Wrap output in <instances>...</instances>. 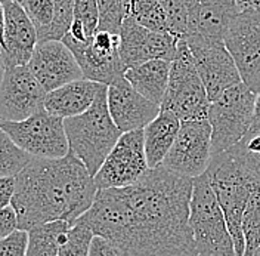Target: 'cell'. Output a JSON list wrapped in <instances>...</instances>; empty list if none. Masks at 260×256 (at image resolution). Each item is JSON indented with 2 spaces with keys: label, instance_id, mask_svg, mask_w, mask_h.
Wrapping results in <instances>:
<instances>
[{
  "label": "cell",
  "instance_id": "cell-1",
  "mask_svg": "<svg viewBox=\"0 0 260 256\" xmlns=\"http://www.w3.org/2000/svg\"><path fill=\"white\" fill-rule=\"evenodd\" d=\"M191 194L192 178L160 164L132 185L98 190L92 206L77 221L123 255L195 256Z\"/></svg>",
  "mask_w": 260,
  "mask_h": 256
},
{
  "label": "cell",
  "instance_id": "cell-2",
  "mask_svg": "<svg viewBox=\"0 0 260 256\" xmlns=\"http://www.w3.org/2000/svg\"><path fill=\"white\" fill-rule=\"evenodd\" d=\"M96 191L93 176L71 151L58 159L32 157L15 175L11 206L22 230L55 219L74 224L92 206Z\"/></svg>",
  "mask_w": 260,
  "mask_h": 256
},
{
  "label": "cell",
  "instance_id": "cell-3",
  "mask_svg": "<svg viewBox=\"0 0 260 256\" xmlns=\"http://www.w3.org/2000/svg\"><path fill=\"white\" fill-rule=\"evenodd\" d=\"M64 126L70 151L95 176L123 133L108 110L107 84L99 86L93 104L86 111L64 119Z\"/></svg>",
  "mask_w": 260,
  "mask_h": 256
},
{
  "label": "cell",
  "instance_id": "cell-4",
  "mask_svg": "<svg viewBox=\"0 0 260 256\" xmlns=\"http://www.w3.org/2000/svg\"><path fill=\"white\" fill-rule=\"evenodd\" d=\"M206 174L223 210L228 230L234 241L235 255L244 256V210L253 191L260 185L248 175L241 159L234 153L232 148L213 156Z\"/></svg>",
  "mask_w": 260,
  "mask_h": 256
},
{
  "label": "cell",
  "instance_id": "cell-5",
  "mask_svg": "<svg viewBox=\"0 0 260 256\" xmlns=\"http://www.w3.org/2000/svg\"><path fill=\"white\" fill-rule=\"evenodd\" d=\"M189 226L197 255L235 256L234 241L228 230L223 210L206 172L192 179Z\"/></svg>",
  "mask_w": 260,
  "mask_h": 256
},
{
  "label": "cell",
  "instance_id": "cell-6",
  "mask_svg": "<svg viewBox=\"0 0 260 256\" xmlns=\"http://www.w3.org/2000/svg\"><path fill=\"white\" fill-rule=\"evenodd\" d=\"M210 99L200 77L194 55L183 37L178 39V49L170 63V74L161 110L175 112L182 122L207 119Z\"/></svg>",
  "mask_w": 260,
  "mask_h": 256
},
{
  "label": "cell",
  "instance_id": "cell-7",
  "mask_svg": "<svg viewBox=\"0 0 260 256\" xmlns=\"http://www.w3.org/2000/svg\"><path fill=\"white\" fill-rule=\"evenodd\" d=\"M254 99L256 92L240 81L210 101L207 120L211 126L213 156L226 151L247 135L254 120Z\"/></svg>",
  "mask_w": 260,
  "mask_h": 256
},
{
  "label": "cell",
  "instance_id": "cell-8",
  "mask_svg": "<svg viewBox=\"0 0 260 256\" xmlns=\"http://www.w3.org/2000/svg\"><path fill=\"white\" fill-rule=\"evenodd\" d=\"M0 126L32 157L58 159L70 153L64 119L46 108L18 122H0Z\"/></svg>",
  "mask_w": 260,
  "mask_h": 256
},
{
  "label": "cell",
  "instance_id": "cell-9",
  "mask_svg": "<svg viewBox=\"0 0 260 256\" xmlns=\"http://www.w3.org/2000/svg\"><path fill=\"white\" fill-rule=\"evenodd\" d=\"M144 129L123 132L93 176L98 190L135 184L148 172Z\"/></svg>",
  "mask_w": 260,
  "mask_h": 256
},
{
  "label": "cell",
  "instance_id": "cell-10",
  "mask_svg": "<svg viewBox=\"0 0 260 256\" xmlns=\"http://www.w3.org/2000/svg\"><path fill=\"white\" fill-rule=\"evenodd\" d=\"M211 156L210 122L207 119L185 120L161 164L178 175L194 179L207 170Z\"/></svg>",
  "mask_w": 260,
  "mask_h": 256
},
{
  "label": "cell",
  "instance_id": "cell-11",
  "mask_svg": "<svg viewBox=\"0 0 260 256\" xmlns=\"http://www.w3.org/2000/svg\"><path fill=\"white\" fill-rule=\"evenodd\" d=\"M225 45L232 55L241 80L253 91H260V11L238 12L232 18Z\"/></svg>",
  "mask_w": 260,
  "mask_h": 256
},
{
  "label": "cell",
  "instance_id": "cell-12",
  "mask_svg": "<svg viewBox=\"0 0 260 256\" xmlns=\"http://www.w3.org/2000/svg\"><path fill=\"white\" fill-rule=\"evenodd\" d=\"M46 91L28 65L5 67L0 79V122H18L45 108Z\"/></svg>",
  "mask_w": 260,
  "mask_h": 256
},
{
  "label": "cell",
  "instance_id": "cell-13",
  "mask_svg": "<svg viewBox=\"0 0 260 256\" xmlns=\"http://www.w3.org/2000/svg\"><path fill=\"white\" fill-rule=\"evenodd\" d=\"M83 76L89 80L110 84L126 73L120 56V34L96 30L87 43L70 45Z\"/></svg>",
  "mask_w": 260,
  "mask_h": 256
},
{
  "label": "cell",
  "instance_id": "cell-14",
  "mask_svg": "<svg viewBox=\"0 0 260 256\" xmlns=\"http://www.w3.org/2000/svg\"><path fill=\"white\" fill-rule=\"evenodd\" d=\"M194 55L200 77L206 86L209 99L213 101L228 88L240 83L241 76L223 40H203L183 37Z\"/></svg>",
  "mask_w": 260,
  "mask_h": 256
},
{
  "label": "cell",
  "instance_id": "cell-15",
  "mask_svg": "<svg viewBox=\"0 0 260 256\" xmlns=\"http://www.w3.org/2000/svg\"><path fill=\"white\" fill-rule=\"evenodd\" d=\"M178 49V37L169 32H155L124 18L120 30V56L126 68L149 60L173 61Z\"/></svg>",
  "mask_w": 260,
  "mask_h": 256
},
{
  "label": "cell",
  "instance_id": "cell-16",
  "mask_svg": "<svg viewBox=\"0 0 260 256\" xmlns=\"http://www.w3.org/2000/svg\"><path fill=\"white\" fill-rule=\"evenodd\" d=\"M27 65L46 92L84 77L73 50L56 39L37 42Z\"/></svg>",
  "mask_w": 260,
  "mask_h": 256
},
{
  "label": "cell",
  "instance_id": "cell-17",
  "mask_svg": "<svg viewBox=\"0 0 260 256\" xmlns=\"http://www.w3.org/2000/svg\"><path fill=\"white\" fill-rule=\"evenodd\" d=\"M107 102L114 123L121 132L144 129L161 111L160 104L139 94L124 76L107 84Z\"/></svg>",
  "mask_w": 260,
  "mask_h": 256
},
{
  "label": "cell",
  "instance_id": "cell-18",
  "mask_svg": "<svg viewBox=\"0 0 260 256\" xmlns=\"http://www.w3.org/2000/svg\"><path fill=\"white\" fill-rule=\"evenodd\" d=\"M185 6L186 33L183 37L203 40H223L232 18L240 12L235 0H185Z\"/></svg>",
  "mask_w": 260,
  "mask_h": 256
},
{
  "label": "cell",
  "instance_id": "cell-19",
  "mask_svg": "<svg viewBox=\"0 0 260 256\" xmlns=\"http://www.w3.org/2000/svg\"><path fill=\"white\" fill-rule=\"evenodd\" d=\"M39 42L37 30L19 2L5 3V37L2 56L5 67L27 65Z\"/></svg>",
  "mask_w": 260,
  "mask_h": 256
},
{
  "label": "cell",
  "instance_id": "cell-20",
  "mask_svg": "<svg viewBox=\"0 0 260 256\" xmlns=\"http://www.w3.org/2000/svg\"><path fill=\"white\" fill-rule=\"evenodd\" d=\"M101 84L102 83L89 80L86 77L65 83L46 92L45 108L50 114L59 116L62 119L79 116L93 104Z\"/></svg>",
  "mask_w": 260,
  "mask_h": 256
},
{
  "label": "cell",
  "instance_id": "cell-21",
  "mask_svg": "<svg viewBox=\"0 0 260 256\" xmlns=\"http://www.w3.org/2000/svg\"><path fill=\"white\" fill-rule=\"evenodd\" d=\"M182 120L175 112L161 110L144 128V145L149 169L160 166L175 143Z\"/></svg>",
  "mask_w": 260,
  "mask_h": 256
},
{
  "label": "cell",
  "instance_id": "cell-22",
  "mask_svg": "<svg viewBox=\"0 0 260 256\" xmlns=\"http://www.w3.org/2000/svg\"><path fill=\"white\" fill-rule=\"evenodd\" d=\"M170 63L172 61L167 60H149L129 67L124 73V77L139 94L152 102L161 104L169 83Z\"/></svg>",
  "mask_w": 260,
  "mask_h": 256
},
{
  "label": "cell",
  "instance_id": "cell-23",
  "mask_svg": "<svg viewBox=\"0 0 260 256\" xmlns=\"http://www.w3.org/2000/svg\"><path fill=\"white\" fill-rule=\"evenodd\" d=\"M73 224L64 219L34 225L28 231L27 256H58Z\"/></svg>",
  "mask_w": 260,
  "mask_h": 256
},
{
  "label": "cell",
  "instance_id": "cell-24",
  "mask_svg": "<svg viewBox=\"0 0 260 256\" xmlns=\"http://www.w3.org/2000/svg\"><path fill=\"white\" fill-rule=\"evenodd\" d=\"M99 22L96 0H74L73 21L62 37L67 46L87 43L95 34Z\"/></svg>",
  "mask_w": 260,
  "mask_h": 256
},
{
  "label": "cell",
  "instance_id": "cell-25",
  "mask_svg": "<svg viewBox=\"0 0 260 256\" xmlns=\"http://www.w3.org/2000/svg\"><path fill=\"white\" fill-rule=\"evenodd\" d=\"M126 16L155 32H169V22L160 0H124Z\"/></svg>",
  "mask_w": 260,
  "mask_h": 256
},
{
  "label": "cell",
  "instance_id": "cell-26",
  "mask_svg": "<svg viewBox=\"0 0 260 256\" xmlns=\"http://www.w3.org/2000/svg\"><path fill=\"white\" fill-rule=\"evenodd\" d=\"M32 156L24 151L0 126V178L15 176L31 160Z\"/></svg>",
  "mask_w": 260,
  "mask_h": 256
},
{
  "label": "cell",
  "instance_id": "cell-27",
  "mask_svg": "<svg viewBox=\"0 0 260 256\" xmlns=\"http://www.w3.org/2000/svg\"><path fill=\"white\" fill-rule=\"evenodd\" d=\"M243 234L245 241L244 256H253L260 246V187L253 191L244 210Z\"/></svg>",
  "mask_w": 260,
  "mask_h": 256
},
{
  "label": "cell",
  "instance_id": "cell-28",
  "mask_svg": "<svg viewBox=\"0 0 260 256\" xmlns=\"http://www.w3.org/2000/svg\"><path fill=\"white\" fill-rule=\"evenodd\" d=\"M19 3L22 5L24 11L27 12V15L30 16L31 22L34 24L39 36V42L48 40L49 32L55 21V12H56L55 0H21Z\"/></svg>",
  "mask_w": 260,
  "mask_h": 256
},
{
  "label": "cell",
  "instance_id": "cell-29",
  "mask_svg": "<svg viewBox=\"0 0 260 256\" xmlns=\"http://www.w3.org/2000/svg\"><path fill=\"white\" fill-rule=\"evenodd\" d=\"M231 148L241 159L248 175L260 185V132H247L243 139Z\"/></svg>",
  "mask_w": 260,
  "mask_h": 256
},
{
  "label": "cell",
  "instance_id": "cell-30",
  "mask_svg": "<svg viewBox=\"0 0 260 256\" xmlns=\"http://www.w3.org/2000/svg\"><path fill=\"white\" fill-rule=\"evenodd\" d=\"M93 236V231L87 225L76 221L70 226L67 240L61 246L58 256H87Z\"/></svg>",
  "mask_w": 260,
  "mask_h": 256
},
{
  "label": "cell",
  "instance_id": "cell-31",
  "mask_svg": "<svg viewBox=\"0 0 260 256\" xmlns=\"http://www.w3.org/2000/svg\"><path fill=\"white\" fill-rule=\"evenodd\" d=\"M99 22L96 30L120 34L123 21L126 18L124 0H96Z\"/></svg>",
  "mask_w": 260,
  "mask_h": 256
},
{
  "label": "cell",
  "instance_id": "cell-32",
  "mask_svg": "<svg viewBox=\"0 0 260 256\" xmlns=\"http://www.w3.org/2000/svg\"><path fill=\"white\" fill-rule=\"evenodd\" d=\"M56 12L55 21L50 29L48 40H62L65 33L68 32L71 21H73V9H74V0H55Z\"/></svg>",
  "mask_w": 260,
  "mask_h": 256
},
{
  "label": "cell",
  "instance_id": "cell-33",
  "mask_svg": "<svg viewBox=\"0 0 260 256\" xmlns=\"http://www.w3.org/2000/svg\"><path fill=\"white\" fill-rule=\"evenodd\" d=\"M28 231L16 228L6 237L0 239V256H27Z\"/></svg>",
  "mask_w": 260,
  "mask_h": 256
},
{
  "label": "cell",
  "instance_id": "cell-34",
  "mask_svg": "<svg viewBox=\"0 0 260 256\" xmlns=\"http://www.w3.org/2000/svg\"><path fill=\"white\" fill-rule=\"evenodd\" d=\"M90 256H123L120 249L102 236H93L89 247Z\"/></svg>",
  "mask_w": 260,
  "mask_h": 256
},
{
  "label": "cell",
  "instance_id": "cell-35",
  "mask_svg": "<svg viewBox=\"0 0 260 256\" xmlns=\"http://www.w3.org/2000/svg\"><path fill=\"white\" fill-rule=\"evenodd\" d=\"M18 228V216L15 209L11 205L6 208H0V239L6 237Z\"/></svg>",
  "mask_w": 260,
  "mask_h": 256
},
{
  "label": "cell",
  "instance_id": "cell-36",
  "mask_svg": "<svg viewBox=\"0 0 260 256\" xmlns=\"http://www.w3.org/2000/svg\"><path fill=\"white\" fill-rule=\"evenodd\" d=\"M14 191H15V176L0 178V208H6L11 205Z\"/></svg>",
  "mask_w": 260,
  "mask_h": 256
},
{
  "label": "cell",
  "instance_id": "cell-37",
  "mask_svg": "<svg viewBox=\"0 0 260 256\" xmlns=\"http://www.w3.org/2000/svg\"><path fill=\"white\" fill-rule=\"evenodd\" d=\"M240 12L245 11H260V0H235Z\"/></svg>",
  "mask_w": 260,
  "mask_h": 256
},
{
  "label": "cell",
  "instance_id": "cell-38",
  "mask_svg": "<svg viewBox=\"0 0 260 256\" xmlns=\"http://www.w3.org/2000/svg\"><path fill=\"white\" fill-rule=\"evenodd\" d=\"M5 37V3L0 2V48L3 45Z\"/></svg>",
  "mask_w": 260,
  "mask_h": 256
},
{
  "label": "cell",
  "instance_id": "cell-39",
  "mask_svg": "<svg viewBox=\"0 0 260 256\" xmlns=\"http://www.w3.org/2000/svg\"><path fill=\"white\" fill-rule=\"evenodd\" d=\"M254 119H260V91L256 92V99H254Z\"/></svg>",
  "mask_w": 260,
  "mask_h": 256
},
{
  "label": "cell",
  "instance_id": "cell-40",
  "mask_svg": "<svg viewBox=\"0 0 260 256\" xmlns=\"http://www.w3.org/2000/svg\"><path fill=\"white\" fill-rule=\"evenodd\" d=\"M3 71H5V64H3V56H2V48H0V79L3 76Z\"/></svg>",
  "mask_w": 260,
  "mask_h": 256
},
{
  "label": "cell",
  "instance_id": "cell-41",
  "mask_svg": "<svg viewBox=\"0 0 260 256\" xmlns=\"http://www.w3.org/2000/svg\"><path fill=\"white\" fill-rule=\"evenodd\" d=\"M253 256H260V246L254 250V253H253Z\"/></svg>",
  "mask_w": 260,
  "mask_h": 256
},
{
  "label": "cell",
  "instance_id": "cell-42",
  "mask_svg": "<svg viewBox=\"0 0 260 256\" xmlns=\"http://www.w3.org/2000/svg\"><path fill=\"white\" fill-rule=\"evenodd\" d=\"M2 3H8V2H21V0H0Z\"/></svg>",
  "mask_w": 260,
  "mask_h": 256
}]
</instances>
